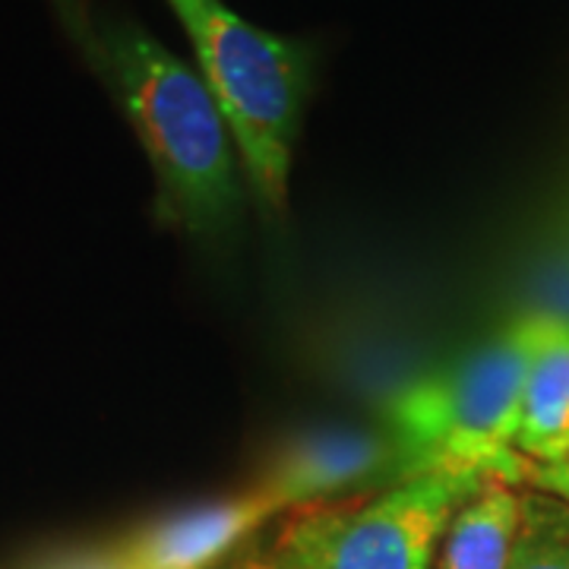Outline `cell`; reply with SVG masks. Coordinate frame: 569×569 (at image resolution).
I'll use <instances>...</instances> for the list:
<instances>
[{"mask_svg":"<svg viewBox=\"0 0 569 569\" xmlns=\"http://www.w3.org/2000/svg\"><path fill=\"white\" fill-rule=\"evenodd\" d=\"M522 522V490L490 478L452 512L433 569H509Z\"/></svg>","mask_w":569,"mask_h":569,"instance_id":"obj_8","label":"cell"},{"mask_svg":"<svg viewBox=\"0 0 569 569\" xmlns=\"http://www.w3.org/2000/svg\"><path fill=\"white\" fill-rule=\"evenodd\" d=\"M102 61L159 181V206L174 224L219 238L244 209L241 159L200 73L130 22L102 32Z\"/></svg>","mask_w":569,"mask_h":569,"instance_id":"obj_1","label":"cell"},{"mask_svg":"<svg viewBox=\"0 0 569 569\" xmlns=\"http://www.w3.org/2000/svg\"><path fill=\"white\" fill-rule=\"evenodd\" d=\"M490 481L437 468L351 503L298 512L260 569H433L452 512Z\"/></svg>","mask_w":569,"mask_h":569,"instance_id":"obj_4","label":"cell"},{"mask_svg":"<svg viewBox=\"0 0 569 569\" xmlns=\"http://www.w3.org/2000/svg\"><path fill=\"white\" fill-rule=\"evenodd\" d=\"M168 3H171L174 17L181 20L183 32L190 36V32H193V26L200 22V13H203L206 0H168Z\"/></svg>","mask_w":569,"mask_h":569,"instance_id":"obj_12","label":"cell"},{"mask_svg":"<svg viewBox=\"0 0 569 569\" xmlns=\"http://www.w3.org/2000/svg\"><path fill=\"white\" fill-rule=\"evenodd\" d=\"M516 449L529 466L569 456V323L560 317L550 320L531 358Z\"/></svg>","mask_w":569,"mask_h":569,"instance_id":"obj_7","label":"cell"},{"mask_svg":"<svg viewBox=\"0 0 569 569\" xmlns=\"http://www.w3.org/2000/svg\"><path fill=\"white\" fill-rule=\"evenodd\" d=\"M22 569H133V563L127 560L121 541H111V545H96V548L54 550L26 563Z\"/></svg>","mask_w":569,"mask_h":569,"instance_id":"obj_10","label":"cell"},{"mask_svg":"<svg viewBox=\"0 0 569 569\" xmlns=\"http://www.w3.org/2000/svg\"><path fill=\"white\" fill-rule=\"evenodd\" d=\"M187 39L238 146L253 197L282 216L313 86L310 48L247 22L222 0H206L200 22Z\"/></svg>","mask_w":569,"mask_h":569,"instance_id":"obj_3","label":"cell"},{"mask_svg":"<svg viewBox=\"0 0 569 569\" xmlns=\"http://www.w3.org/2000/svg\"><path fill=\"white\" fill-rule=\"evenodd\" d=\"M276 516L257 490L183 509L121 538L137 569H212Z\"/></svg>","mask_w":569,"mask_h":569,"instance_id":"obj_6","label":"cell"},{"mask_svg":"<svg viewBox=\"0 0 569 569\" xmlns=\"http://www.w3.org/2000/svg\"><path fill=\"white\" fill-rule=\"evenodd\" d=\"M526 485L569 503V456L557 459V462H548V466H529V481Z\"/></svg>","mask_w":569,"mask_h":569,"instance_id":"obj_11","label":"cell"},{"mask_svg":"<svg viewBox=\"0 0 569 569\" xmlns=\"http://www.w3.org/2000/svg\"><path fill=\"white\" fill-rule=\"evenodd\" d=\"M509 569H569V503L522 490V522Z\"/></svg>","mask_w":569,"mask_h":569,"instance_id":"obj_9","label":"cell"},{"mask_svg":"<svg viewBox=\"0 0 569 569\" xmlns=\"http://www.w3.org/2000/svg\"><path fill=\"white\" fill-rule=\"evenodd\" d=\"M550 313H526L459 361L418 377L389 399V437L399 478L466 468L509 485L529 481L516 449L522 392Z\"/></svg>","mask_w":569,"mask_h":569,"instance_id":"obj_2","label":"cell"},{"mask_svg":"<svg viewBox=\"0 0 569 569\" xmlns=\"http://www.w3.org/2000/svg\"><path fill=\"white\" fill-rule=\"evenodd\" d=\"M399 452L389 433L332 427L291 440L266 466L257 493L279 512L339 503L373 485H399Z\"/></svg>","mask_w":569,"mask_h":569,"instance_id":"obj_5","label":"cell"}]
</instances>
